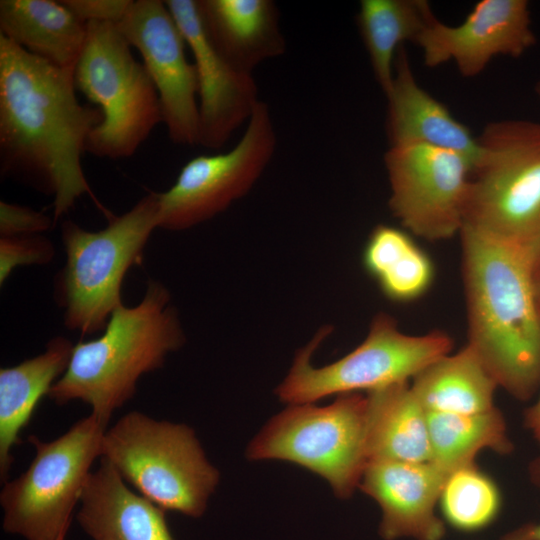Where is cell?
I'll return each instance as SVG.
<instances>
[{"instance_id":"obj_1","label":"cell","mask_w":540,"mask_h":540,"mask_svg":"<svg viewBox=\"0 0 540 540\" xmlns=\"http://www.w3.org/2000/svg\"><path fill=\"white\" fill-rule=\"evenodd\" d=\"M74 70L57 67L0 35L1 173L53 196L56 223L91 188L81 156L102 122L76 97Z\"/></svg>"},{"instance_id":"obj_2","label":"cell","mask_w":540,"mask_h":540,"mask_svg":"<svg viewBox=\"0 0 540 540\" xmlns=\"http://www.w3.org/2000/svg\"><path fill=\"white\" fill-rule=\"evenodd\" d=\"M469 344L498 386L520 401L540 388V237L509 241L460 230Z\"/></svg>"},{"instance_id":"obj_3","label":"cell","mask_w":540,"mask_h":540,"mask_svg":"<svg viewBox=\"0 0 540 540\" xmlns=\"http://www.w3.org/2000/svg\"><path fill=\"white\" fill-rule=\"evenodd\" d=\"M167 288L150 279L142 300L124 304L111 314L97 339L74 345L69 365L48 397L57 405L73 400L88 404L109 423L136 392L139 378L164 365L167 355L185 341Z\"/></svg>"},{"instance_id":"obj_4","label":"cell","mask_w":540,"mask_h":540,"mask_svg":"<svg viewBox=\"0 0 540 540\" xmlns=\"http://www.w3.org/2000/svg\"><path fill=\"white\" fill-rule=\"evenodd\" d=\"M100 459L158 507L193 518L205 513L220 479L191 427L139 411L106 429Z\"/></svg>"},{"instance_id":"obj_5","label":"cell","mask_w":540,"mask_h":540,"mask_svg":"<svg viewBox=\"0 0 540 540\" xmlns=\"http://www.w3.org/2000/svg\"><path fill=\"white\" fill-rule=\"evenodd\" d=\"M158 193L142 197L126 213L97 232L71 220L61 225L66 262L55 279V296L66 328L82 335L104 331L120 306L121 286L130 267L139 265L157 224Z\"/></svg>"},{"instance_id":"obj_6","label":"cell","mask_w":540,"mask_h":540,"mask_svg":"<svg viewBox=\"0 0 540 540\" xmlns=\"http://www.w3.org/2000/svg\"><path fill=\"white\" fill-rule=\"evenodd\" d=\"M478 143L463 225L509 241L540 237V122L488 123Z\"/></svg>"},{"instance_id":"obj_7","label":"cell","mask_w":540,"mask_h":540,"mask_svg":"<svg viewBox=\"0 0 540 540\" xmlns=\"http://www.w3.org/2000/svg\"><path fill=\"white\" fill-rule=\"evenodd\" d=\"M87 27L74 80L103 119L91 132L86 151L100 158H127L163 122L159 96L118 24L89 22Z\"/></svg>"},{"instance_id":"obj_8","label":"cell","mask_w":540,"mask_h":540,"mask_svg":"<svg viewBox=\"0 0 540 540\" xmlns=\"http://www.w3.org/2000/svg\"><path fill=\"white\" fill-rule=\"evenodd\" d=\"M108 424L91 413L52 441L29 436L33 460L0 493L5 532L25 540H65Z\"/></svg>"},{"instance_id":"obj_9","label":"cell","mask_w":540,"mask_h":540,"mask_svg":"<svg viewBox=\"0 0 540 540\" xmlns=\"http://www.w3.org/2000/svg\"><path fill=\"white\" fill-rule=\"evenodd\" d=\"M367 431V394L343 393L323 407L291 404L254 437L246 455L302 466L327 480L337 497L348 498L368 465Z\"/></svg>"},{"instance_id":"obj_10","label":"cell","mask_w":540,"mask_h":540,"mask_svg":"<svg viewBox=\"0 0 540 540\" xmlns=\"http://www.w3.org/2000/svg\"><path fill=\"white\" fill-rule=\"evenodd\" d=\"M329 331L322 328L297 353L287 377L276 389L281 401L312 403L332 394L368 392L408 382L452 349V339L447 333L435 330L424 335H408L399 330L391 316L380 313L358 347L332 364L315 368L311 356Z\"/></svg>"},{"instance_id":"obj_11","label":"cell","mask_w":540,"mask_h":540,"mask_svg":"<svg viewBox=\"0 0 540 540\" xmlns=\"http://www.w3.org/2000/svg\"><path fill=\"white\" fill-rule=\"evenodd\" d=\"M276 144L270 109L260 100L232 149L192 158L175 183L158 193V228L181 231L223 212L253 187L270 163Z\"/></svg>"},{"instance_id":"obj_12","label":"cell","mask_w":540,"mask_h":540,"mask_svg":"<svg viewBox=\"0 0 540 540\" xmlns=\"http://www.w3.org/2000/svg\"><path fill=\"white\" fill-rule=\"evenodd\" d=\"M384 163L389 207L400 223L429 241L460 233L472 165L461 154L427 145L389 146Z\"/></svg>"},{"instance_id":"obj_13","label":"cell","mask_w":540,"mask_h":540,"mask_svg":"<svg viewBox=\"0 0 540 540\" xmlns=\"http://www.w3.org/2000/svg\"><path fill=\"white\" fill-rule=\"evenodd\" d=\"M118 27L157 90L170 140L199 144V85L194 63L185 53V38L165 1L136 0Z\"/></svg>"},{"instance_id":"obj_14","label":"cell","mask_w":540,"mask_h":540,"mask_svg":"<svg viewBox=\"0 0 540 540\" xmlns=\"http://www.w3.org/2000/svg\"><path fill=\"white\" fill-rule=\"evenodd\" d=\"M414 43L426 66L452 61L462 76L474 77L496 56H522L536 36L526 0H482L459 25H446L433 14Z\"/></svg>"},{"instance_id":"obj_15","label":"cell","mask_w":540,"mask_h":540,"mask_svg":"<svg viewBox=\"0 0 540 540\" xmlns=\"http://www.w3.org/2000/svg\"><path fill=\"white\" fill-rule=\"evenodd\" d=\"M194 58L199 85V144L223 147L232 134L247 124L260 102L253 75L235 68L209 38L198 0H167Z\"/></svg>"},{"instance_id":"obj_16","label":"cell","mask_w":540,"mask_h":540,"mask_svg":"<svg viewBox=\"0 0 540 540\" xmlns=\"http://www.w3.org/2000/svg\"><path fill=\"white\" fill-rule=\"evenodd\" d=\"M450 472L432 461H372L359 487L380 506L379 533L385 540L411 537L442 540L445 524L435 508Z\"/></svg>"},{"instance_id":"obj_17","label":"cell","mask_w":540,"mask_h":540,"mask_svg":"<svg viewBox=\"0 0 540 540\" xmlns=\"http://www.w3.org/2000/svg\"><path fill=\"white\" fill-rule=\"evenodd\" d=\"M385 96L390 146L427 145L454 151L467 158L473 168L479 153L478 138L418 84L404 46L397 52L392 85Z\"/></svg>"},{"instance_id":"obj_18","label":"cell","mask_w":540,"mask_h":540,"mask_svg":"<svg viewBox=\"0 0 540 540\" xmlns=\"http://www.w3.org/2000/svg\"><path fill=\"white\" fill-rule=\"evenodd\" d=\"M79 503L78 523L92 540H175L166 511L132 491L104 459L88 475Z\"/></svg>"},{"instance_id":"obj_19","label":"cell","mask_w":540,"mask_h":540,"mask_svg":"<svg viewBox=\"0 0 540 540\" xmlns=\"http://www.w3.org/2000/svg\"><path fill=\"white\" fill-rule=\"evenodd\" d=\"M204 28L220 53L253 75L266 60L284 54L279 10L272 0H198Z\"/></svg>"},{"instance_id":"obj_20","label":"cell","mask_w":540,"mask_h":540,"mask_svg":"<svg viewBox=\"0 0 540 540\" xmlns=\"http://www.w3.org/2000/svg\"><path fill=\"white\" fill-rule=\"evenodd\" d=\"M72 342L62 336L51 339L45 351L23 362L0 369V479L8 481L14 462L13 449L39 401L66 371Z\"/></svg>"},{"instance_id":"obj_21","label":"cell","mask_w":540,"mask_h":540,"mask_svg":"<svg viewBox=\"0 0 540 540\" xmlns=\"http://www.w3.org/2000/svg\"><path fill=\"white\" fill-rule=\"evenodd\" d=\"M87 33L61 1H0V35L57 67L75 70Z\"/></svg>"},{"instance_id":"obj_22","label":"cell","mask_w":540,"mask_h":540,"mask_svg":"<svg viewBox=\"0 0 540 540\" xmlns=\"http://www.w3.org/2000/svg\"><path fill=\"white\" fill-rule=\"evenodd\" d=\"M368 463L431 460L427 411L408 382L368 391Z\"/></svg>"},{"instance_id":"obj_23","label":"cell","mask_w":540,"mask_h":540,"mask_svg":"<svg viewBox=\"0 0 540 540\" xmlns=\"http://www.w3.org/2000/svg\"><path fill=\"white\" fill-rule=\"evenodd\" d=\"M412 380L411 389L428 412L473 414L495 408L499 386L469 344L430 363Z\"/></svg>"},{"instance_id":"obj_24","label":"cell","mask_w":540,"mask_h":540,"mask_svg":"<svg viewBox=\"0 0 540 540\" xmlns=\"http://www.w3.org/2000/svg\"><path fill=\"white\" fill-rule=\"evenodd\" d=\"M433 15L425 0H362L357 25L374 77L386 94L394 77V62L405 41L414 43Z\"/></svg>"},{"instance_id":"obj_25","label":"cell","mask_w":540,"mask_h":540,"mask_svg":"<svg viewBox=\"0 0 540 540\" xmlns=\"http://www.w3.org/2000/svg\"><path fill=\"white\" fill-rule=\"evenodd\" d=\"M363 264L383 294L396 302L420 297L434 277L427 254L404 231L388 225L372 230L364 248Z\"/></svg>"},{"instance_id":"obj_26","label":"cell","mask_w":540,"mask_h":540,"mask_svg":"<svg viewBox=\"0 0 540 540\" xmlns=\"http://www.w3.org/2000/svg\"><path fill=\"white\" fill-rule=\"evenodd\" d=\"M431 460L448 472L475 463L476 455L491 449L510 454L513 444L503 414L495 407L473 414L428 412Z\"/></svg>"},{"instance_id":"obj_27","label":"cell","mask_w":540,"mask_h":540,"mask_svg":"<svg viewBox=\"0 0 540 540\" xmlns=\"http://www.w3.org/2000/svg\"><path fill=\"white\" fill-rule=\"evenodd\" d=\"M501 503L498 486L475 463L451 472L439 497L445 521L467 533L490 526L499 515Z\"/></svg>"},{"instance_id":"obj_28","label":"cell","mask_w":540,"mask_h":540,"mask_svg":"<svg viewBox=\"0 0 540 540\" xmlns=\"http://www.w3.org/2000/svg\"><path fill=\"white\" fill-rule=\"evenodd\" d=\"M55 255L53 243L41 234L0 236V284L22 265H44Z\"/></svg>"},{"instance_id":"obj_29","label":"cell","mask_w":540,"mask_h":540,"mask_svg":"<svg viewBox=\"0 0 540 540\" xmlns=\"http://www.w3.org/2000/svg\"><path fill=\"white\" fill-rule=\"evenodd\" d=\"M53 224V218L30 207L0 202L1 237L41 234Z\"/></svg>"},{"instance_id":"obj_30","label":"cell","mask_w":540,"mask_h":540,"mask_svg":"<svg viewBox=\"0 0 540 540\" xmlns=\"http://www.w3.org/2000/svg\"><path fill=\"white\" fill-rule=\"evenodd\" d=\"M75 16L85 23L119 24L129 10L131 0H62Z\"/></svg>"},{"instance_id":"obj_31","label":"cell","mask_w":540,"mask_h":540,"mask_svg":"<svg viewBox=\"0 0 540 540\" xmlns=\"http://www.w3.org/2000/svg\"><path fill=\"white\" fill-rule=\"evenodd\" d=\"M524 425L540 445V396L537 401L524 412Z\"/></svg>"},{"instance_id":"obj_32","label":"cell","mask_w":540,"mask_h":540,"mask_svg":"<svg viewBox=\"0 0 540 540\" xmlns=\"http://www.w3.org/2000/svg\"><path fill=\"white\" fill-rule=\"evenodd\" d=\"M529 476L531 481L540 487V456L536 457L529 464ZM531 540H540V523L534 524L531 531Z\"/></svg>"},{"instance_id":"obj_33","label":"cell","mask_w":540,"mask_h":540,"mask_svg":"<svg viewBox=\"0 0 540 540\" xmlns=\"http://www.w3.org/2000/svg\"><path fill=\"white\" fill-rule=\"evenodd\" d=\"M532 527L533 523L524 524L506 534L502 540H531Z\"/></svg>"},{"instance_id":"obj_34","label":"cell","mask_w":540,"mask_h":540,"mask_svg":"<svg viewBox=\"0 0 540 540\" xmlns=\"http://www.w3.org/2000/svg\"><path fill=\"white\" fill-rule=\"evenodd\" d=\"M534 286H535V294H536L537 303L540 309V263L537 266V269L535 271Z\"/></svg>"},{"instance_id":"obj_35","label":"cell","mask_w":540,"mask_h":540,"mask_svg":"<svg viewBox=\"0 0 540 540\" xmlns=\"http://www.w3.org/2000/svg\"><path fill=\"white\" fill-rule=\"evenodd\" d=\"M535 93L540 98V79L535 84Z\"/></svg>"}]
</instances>
